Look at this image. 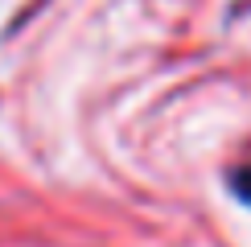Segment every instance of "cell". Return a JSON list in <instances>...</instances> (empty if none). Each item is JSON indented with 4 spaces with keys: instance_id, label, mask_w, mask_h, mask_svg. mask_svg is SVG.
I'll list each match as a JSON object with an SVG mask.
<instances>
[{
    "instance_id": "cell-1",
    "label": "cell",
    "mask_w": 251,
    "mask_h": 247,
    "mask_svg": "<svg viewBox=\"0 0 251 247\" xmlns=\"http://www.w3.org/2000/svg\"><path fill=\"white\" fill-rule=\"evenodd\" d=\"M231 185H235V194H239L243 202H251V161H247V165H239V169H235Z\"/></svg>"
}]
</instances>
